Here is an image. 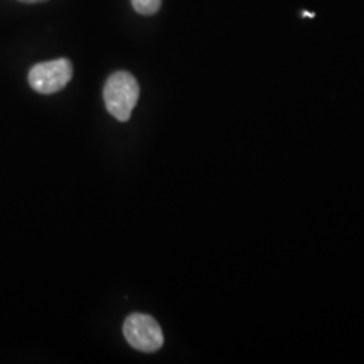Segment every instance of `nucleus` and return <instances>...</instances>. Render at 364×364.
<instances>
[{
	"label": "nucleus",
	"instance_id": "obj_1",
	"mask_svg": "<svg viewBox=\"0 0 364 364\" xmlns=\"http://www.w3.org/2000/svg\"><path fill=\"white\" fill-rule=\"evenodd\" d=\"M139 84L129 72H117L105 82V107L119 122H127L139 99Z\"/></svg>",
	"mask_w": 364,
	"mask_h": 364
},
{
	"label": "nucleus",
	"instance_id": "obj_2",
	"mask_svg": "<svg viewBox=\"0 0 364 364\" xmlns=\"http://www.w3.org/2000/svg\"><path fill=\"white\" fill-rule=\"evenodd\" d=\"M124 338L138 351L156 352L164 346V332L156 320L142 313L130 314L123 324Z\"/></svg>",
	"mask_w": 364,
	"mask_h": 364
},
{
	"label": "nucleus",
	"instance_id": "obj_3",
	"mask_svg": "<svg viewBox=\"0 0 364 364\" xmlns=\"http://www.w3.org/2000/svg\"><path fill=\"white\" fill-rule=\"evenodd\" d=\"M72 76V63L66 58H58L33 66L28 73V82L34 91L52 95L64 90Z\"/></svg>",
	"mask_w": 364,
	"mask_h": 364
},
{
	"label": "nucleus",
	"instance_id": "obj_4",
	"mask_svg": "<svg viewBox=\"0 0 364 364\" xmlns=\"http://www.w3.org/2000/svg\"><path fill=\"white\" fill-rule=\"evenodd\" d=\"M132 7L136 13L142 15H153L161 9L162 0H131Z\"/></svg>",
	"mask_w": 364,
	"mask_h": 364
},
{
	"label": "nucleus",
	"instance_id": "obj_5",
	"mask_svg": "<svg viewBox=\"0 0 364 364\" xmlns=\"http://www.w3.org/2000/svg\"><path fill=\"white\" fill-rule=\"evenodd\" d=\"M21 1H25V3H38V1H45V0H21Z\"/></svg>",
	"mask_w": 364,
	"mask_h": 364
}]
</instances>
